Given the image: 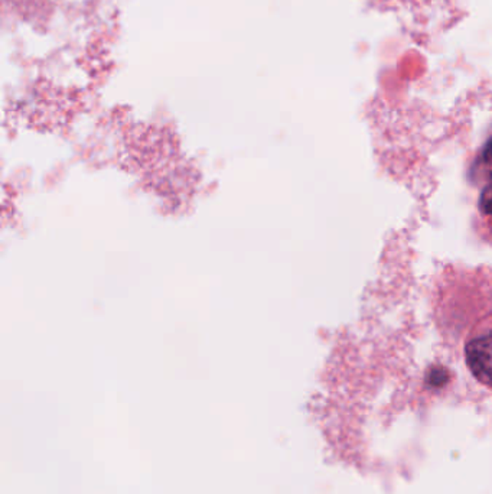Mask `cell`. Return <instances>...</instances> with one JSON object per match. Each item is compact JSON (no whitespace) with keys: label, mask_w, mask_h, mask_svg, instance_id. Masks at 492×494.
Returning a JSON list of instances; mask_svg holds the SVG:
<instances>
[{"label":"cell","mask_w":492,"mask_h":494,"mask_svg":"<svg viewBox=\"0 0 492 494\" xmlns=\"http://www.w3.org/2000/svg\"><path fill=\"white\" fill-rule=\"evenodd\" d=\"M467 361L479 382L492 386V333L478 337L468 344Z\"/></svg>","instance_id":"1"},{"label":"cell","mask_w":492,"mask_h":494,"mask_svg":"<svg viewBox=\"0 0 492 494\" xmlns=\"http://www.w3.org/2000/svg\"><path fill=\"white\" fill-rule=\"evenodd\" d=\"M481 208L484 213L492 214V184L487 187L482 193Z\"/></svg>","instance_id":"2"},{"label":"cell","mask_w":492,"mask_h":494,"mask_svg":"<svg viewBox=\"0 0 492 494\" xmlns=\"http://www.w3.org/2000/svg\"><path fill=\"white\" fill-rule=\"evenodd\" d=\"M482 165L488 172V176H492V139L487 144L484 154H482Z\"/></svg>","instance_id":"3"}]
</instances>
